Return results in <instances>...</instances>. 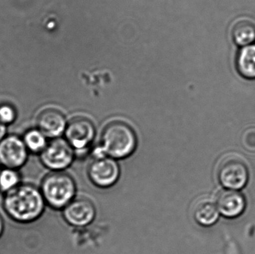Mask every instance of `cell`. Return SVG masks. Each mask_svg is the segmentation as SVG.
I'll list each match as a JSON object with an SVG mask.
<instances>
[{"label": "cell", "instance_id": "6da1fadb", "mask_svg": "<svg viewBox=\"0 0 255 254\" xmlns=\"http://www.w3.org/2000/svg\"><path fill=\"white\" fill-rule=\"evenodd\" d=\"M40 188L21 183L4 193L2 207L4 213L13 222L30 224L40 219L46 207Z\"/></svg>", "mask_w": 255, "mask_h": 254}, {"label": "cell", "instance_id": "7a4b0ae2", "mask_svg": "<svg viewBox=\"0 0 255 254\" xmlns=\"http://www.w3.org/2000/svg\"><path fill=\"white\" fill-rule=\"evenodd\" d=\"M105 153L115 158H125L136 149V137L133 128L122 121H112L106 125L101 136Z\"/></svg>", "mask_w": 255, "mask_h": 254}, {"label": "cell", "instance_id": "3957f363", "mask_svg": "<svg viewBox=\"0 0 255 254\" xmlns=\"http://www.w3.org/2000/svg\"><path fill=\"white\" fill-rule=\"evenodd\" d=\"M40 189L46 204L53 209H63L73 201L76 184L69 174L52 171L43 177Z\"/></svg>", "mask_w": 255, "mask_h": 254}, {"label": "cell", "instance_id": "277c9868", "mask_svg": "<svg viewBox=\"0 0 255 254\" xmlns=\"http://www.w3.org/2000/svg\"><path fill=\"white\" fill-rule=\"evenodd\" d=\"M217 177L224 187L233 190L243 189L248 183L250 171L248 164L237 154L223 157L217 167Z\"/></svg>", "mask_w": 255, "mask_h": 254}, {"label": "cell", "instance_id": "5b68a950", "mask_svg": "<svg viewBox=\"0 0 255 254\" xmlns=\"http://www.w3.org/2000/svg\"><path fill=\"white\" fill-rule=\"evenodd\" d=\"M40 162L52 171L65 169L73 161V148L64 139H52L40 154Z\"/></svg>", "mask_w": 255, "mask_h": 254}, {"label": "cell", "instance_id": "8992f818", "mask_svg": "<svg viewBox=\"0 0 255 254\" xmlns=\"http://www.w3.org/2000/svg\"><path fill=\"white\" fill-rule=\"evenodd\" d=\"M28 149L22 138L7 135L0 142V164L3 168L19 169L28 161Z\"/></svg>", "mask_w": 255, "mask_h": 254}, {"label": "cell", "instance_id": "52a82bcc", "mask_svg": "<svg viewBox=\"0 0 255 254\" xmlns=\"http://www.w3.org/2000/svg\"><path fill=\"white\" fill-rule=\"evenodd\" d=\"M94 123L85 116H76L72 119L65 130L67 141L78 150L86 149L94 140Z\"/></svg>", "mask_w": 255, "mask_h": 254}, {"label": "cell", "instance_id": "ba28073f", "mask_svg": "<svg viewBox=\"0 0 255 254\" xmlns=\"http://www.w3.org/2000/svg\"><path fill=\"white\" fill-rule=\"evenodd\" d=\"M91 181L100 187H109L118 181L120 176L118 164L112 158L98 157L88 167Z\"/></svg>", "mask_w": 255, "mask_h": 254}, {"label": "cell", "instance_id": "9c48e42d", "mask_svg": "<svg viewBox=\"0 0 255 254\" xmlns=\"http://www.w3.org/2000/svg\"><path fill=\"white\" fill-rule=\"evenodd\" d=\"M95 214L94 204L85 198L73 200L64 210L65 220L70 225L76 227L85 226L91 223L94 220Z\"/></svg>", "mask_w": 255, "mask_h": 254}, {"label": "cell", "instance_id": "30bf717a", "mask_svg": "<svg viewBox=\"0 0 255 254\" xmlns=\"http://www.w3.org/2000/svg\"><path fill=\"white\" fill-rule=\"evenodd\" d=\"M37 128L46 137L55 139L65 132L67 128L65 116L60 110L55 108H46L42 110L36 120Z\"/></svg>", "mask_w": 255, "mask_h": 254}, {"label": "cell", "instance_id": "8fae6325", "mask_svg": "<svg viewBox=\"0 0 255 254\" xmlns=\"http://www.w3.org/2000/svg\"><path fill=\"white\" fill-rule=\"evenodd\" d=\"M217 207L222 215L229 219L238 217L245 210L246 199L241 192L233 189L220 192L217 198Z\"/></svg>", "mask_w": 255, "mask_h": 254}, {"label": "cell", "instance_id": "7c38bea8", "mask_svg": "<svg viewBox=\"0 0 255 254\" xmlns=\"http://www.w3.org/2000/svg\"><path fill=\"white\" fill-rule=\"evenodd\" d=\"M231 38L238 48L255 43V22L249 17L235 19L230 29Z\"/></svg>", "mask_w": 255, "mask_h": 254}, {"label": "cell", "instance_id": "4fadbf2b", "mask_svg": "<svg viewBox=\"0 0 255 254\" xmlns=\"http://www.w3.org/2000/svg\"><path fill=\"white\" fill-rule=\"evenodd\" d=\"M217 204L208 197L199 198L193 206V213L195 220L202 226H211L219 218Z\"/></svg>", "mask_w": 255, "mask_h": 254}, {"label": "cell", "instance_id": "5bb4252c", "mask_svg": "<svg viewBox=\"0 0 255 254\" xmlns=\"http://www.w3.org/2000/svg\"><path fill=\"white\" fill-rule=\"evenodd\" d=\"M235 67L243 79L255 80V43L239 48L235 58Z\"/></svg>", "mask_w": 255, "mask_h": 254}, {"label": "cell", "instance_id": "9a60e30c", "mask_svg": "<svg viewBox=\"0 0 255 254\" xmlns=\"http://www.w3.org/2000/svg\"><path fill=\"white\" fill-rule=\"evenodd\" d=\"M22 138L29 153L40 155L48 144L47 137L37 128L25 131Z\"/></svg>", "mask_w": 255, "mask_h": 254}, {"label": "cell", "instance_id": "2e32d148", "mask_svg": "<svg viewBox=\"0 0 255 254\" xmlns=\"http://www.w3.org/2000/svg\"><path fill=\"white\" fill-rule=\"evenodd\" d=\"M21 184L19 171L13 169L3 168L0 171V192H9Z\"/></svg>", "mask_w": 255, "mask_h": 254}, {"label": "cell", "instance_id": "e0dca14e", "mask_svg": "<svg viewBox=\"0 0 255 254\" xmlns=\"http://www.w3.org/2000/svg\"><path fill=\"white\" fill-rule=\"evenodd\" d=\"M16 119V112L10 104H4L0 105V122L4 125H11Z\"/></svg>", "mask_w": 255, "mask_h": 254}, {"label": "cell", "instance_id": "ac0fdd59", "mask_svg": "<svg viewBox=\"0 0 255 254\" xmlns=\"http://www.w3.org/2000/svg\"><path fill=\"white\" fill-rule=\"evenodd\" d=\"M242 143L247 150L255 152V128H250L244 132Z\"/></svg>", "mask_w": 255, "mask_h": 254}, {"label": "cell", "instance_id": "d6986e66", "mask_svg": "<svg viewBox=\"0 0 255 254\" xmlns=\"http://www.w3.org/2000/svg\"><path fill=\"white\" fill-rule=\"evenodd\" d=\"M7 136V126L0 122V142Z\"/></svg>", "mask_w": 255, "mask_h": 254}, {"label": "cell", "instance_id": "ffe728a7", "mask_svg": "<svg viewBox=\"0 0 255 254\" xmlns=\"http://www.w3.org/2000/svg\"><path fill=\"white\" fill-rule=\"evenodd\" d=\"M4 220H3L2 217L0 215V238L2 236L3 233H4Z\"/></svg>", "mask_w": 255, "mask_h": 254}, {"label": "cell", "instance_id": "44dd1931", "mask_svg": "<svg viewBox=\"0 0 255 254\" xmlns=\"http://www.w3.org/2000/svg\"><path fill=\"white\" fill-rule=\"evenodd\" d=\"M2 169H1V164H0V171H1V170Z\"/></svg>", "mask_w": 255, "mask_h": 254}]
</instances>
